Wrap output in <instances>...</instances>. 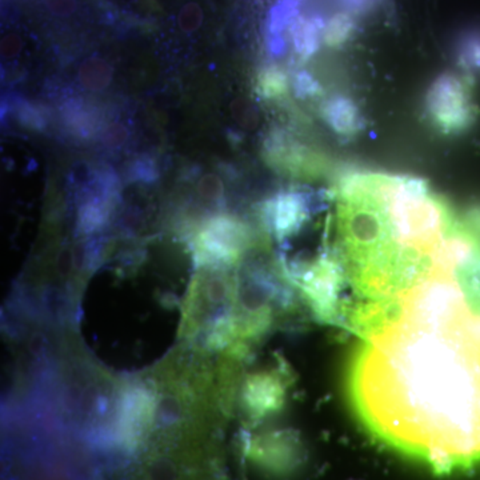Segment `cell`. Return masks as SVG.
Wrapping results in <instances>:
<instances>
[{
	"mask_svg": "<svg viewBox=\"0 0 480 480\" xmlns=\"http://www.w3.org/2000/svg\"><path fill=\"white\" fill-rule=\"evenodd\" d=\"M362 338L350 392L371 431L439 472L480 466L479 261H440Z\"/></svg>",
	"mask_w": 480,
	"mask_h": 480,
	"instance_id": "cell-1",
	"label": "cell"
},
{
	"mask_svg": "<svg viewBox=\"0 0 480 480\" xmlns=\"http://www.w3.org/2000/svg\"><path fill=\"white\" fill-rule=\"evenodd\" d=\"M336 208L335 254L355 306L410 289L447 256L458 230L443 199L412 177L345 174Z\"/></svg>",
	"mask_w": 480,
	"mask_h": 480,
	"instance_id": "cell-2",
	"label": "cell"
},
{
	"mask_svg": "<svg viewBox=\"0 0 480 480\" xmlns=\"http://www.w3.org/2000/svg\"><path fill=\"white\" fill-rule=\"evenodd\" d=\"M425 114L443 135L465 132L475 119V107L466 79L443 74L430 85L425 100Z\"/></svg>",
	"mask_w": 480,
	"mask_h": 480,
	"instance_id": "cell-3",
	"label": "cell"
},
{
	"mask_svg": "<svg viewBox=\"0 0 480 480\" xmlns=\"http://www.w3.org/2000/svg\"><path fill=\"white\" fill-rule=\"evenodd\" d=\"M246 240V230L238 220L218 218L200 235V247L211 258L230 263L239 256Z\"/></svg>",
	"mask_w": 480,
	"mask_h": 480,
	"instance_id": "cell-4",
	"label": "cell"
},
{
	"mask_svg": "<svg viewBox=\"0 0 480 480\" xmlns=\"http://www.w3.org/2000/svg\"><path fill=\"white\" fill-rule=\"evenodd\" d=\"M310 202L304 193L283 192L267 205V219L275 235L284 239L299 233L310 218Z\"/></svg>",
	"mask_w": 480,
	"mask_h": 480,
	"instance_id": "cell-5",
	"label": "cell"
},
{
	"mask_svg": "<svg viewBox=\"0 0 480 480\" xmlns=\"http://www.w3.org/2000/svg\"><path fill=\"white\" fill-rule=\"evenodd\" d=\"M267 151L273 163L282 165L284 170L296 175L317 178L329 170V160L326 156L296 143L288 144L282 139H274Z\"/></svg>",
	"mask_w": 480,
	"mask_h": 480,
	"instance_id": "cell-6",
	"label": "cell"
},
{
	"mask_svg": "<svg viewBox=\"0 0 480 480\" xmlns=\"http://www.w3.org/2000/svg\"><path fill=\"white\" fill-rule=\"evenodd\" d=\"M326 123L336 135L344 139L357 137L363 130V116L357 103L343 95L332 96L322 107Z\"/></svg>",
	"mask_w": 480,
	"mask_h": 480,
	"instance_id": "cell-7",
	"label": "cell"
},
{
	"mask_svg": "<svg viewBox=\"0 0 480 480\" xmlns=\"http://www.w3.org/2000/svg\"><path fill=\"white\" fill-rule=\"evenodd\" d=\"M283 394L284 387L280 378L274 373H261L248 380L245 398L249 411L256 416H263L280 407Z\"/></svg>",
	"mask_w": 480,
	"mask_h": 480,
	"instance_id": "cell-8",
	"label": "cell"
},
{
	"mask_svg": "<svg viewBox=\"0 0 480 480\" xmlns=\"http://www.w3.org/2000/svg\"><path fill=\"white\" fill-rule=\"evenodd\" d=\"M112 74L114 71L109 62L102 57L92 56L81 64L78 71V79L85 90L97 92L110 85Z\"/></svg>",
	"mask_w": 480,
	"mask_h": 480,
	"instance_id": "cell-9",
	"label": "cell"
},
{
	"mask_svg": "<svg viewBox=\"0 0 480 480\" xmlns=\"http://www.w3.org/2000/svg\"><path fill=\"white\" fill-rule=\"evenodd\" d=\"M323 26L319 20H308L299 25L294 32V47L296 54L308 59L316 54L320 46V36Z\"/></svg>",
	"mask_w": 480,
	"mask_h": 480,
	"instance_id": "cell-10",
	"label": "cell"
},
{
	"mask_svg": "<svg viewBox=\"0 0 480 480\" xmlns=\"http://www.w3.org/2000/svg\"><path fill=\"white\" fill-rule=\"evenodd\" d=\"M355 34V23L348 15H335L323 29V41L329 48H341Z\"/></svg>",
	"mask_w": 480,
	"mask_h": 480,
	"instance_id": "cell-11",
	"label": "cell"
},
{
	"mask_svg": "<svg viewBox=\"0 0 480 480\" xmlns=\"http://www.w3.org/2000/svg\"><path fill=\"white\" fill-rule=\"evenodd\" d=\"M458 63L471 72L480 74V34L474 32L463 36L455 48Z\"/></svg>",
	"mask_w": 480,
	"mask_h": 480,
	"instance_id": "cell-12",
	"label": "cell"
},
{
	"mask_svg": "<svg viewBox=\"0 0 480 480\" xmlns=\"http://www.w3.org/2000/svg\"><path fill=\"white\" fill-rule=\"evenodd\" d=\"M258 88L261 95L267 99L280 97L287 92V75L277 67L263 69L258 81Z\"/></svg>",
	"mask_w": 480,
	"mask_h": 480,
	"instance_id": "cell-13",
	"label": "cell"
},
{
	"mask_svg": "<svg viewBox=\"0 0 480 480\" xmlns=\"http://www.w3.org/2000/svg\"><path fill=\"white\" fill-rule=\"evenodd\" d=\"M203 19L205 14L202 7L195 1H188L179 11L178 26L184 34L190 35L200 28Z\"/></svg>",
	"mask_w": 480,
	"mask_h": 480,
	"instance_id": "cell-14",
	"label": "cell"
},
{
	"mask_svg": "<svg viewBox=\"0 0 480 480\" xmlns=\"http://www.w3.org/2000/svg\"><path fill=\"white\" fill-rule=\"evenodd\" d=\"M294 88L296 95L302 99H313L322 92V87L315 78L307 71H301L294 78Z\"/></svg>",
	"mask_w": 480,
	"mask_h": 480,
	"instance_id": "cell-15",
	"label": "cell"
},
{
	"mask_svg": "<svg viewBox=\"0 0 480 480\" xmlns=\"http://www.w3.org/2000/svg\"><path fill=\"white\" fill-rule=\"evenodd\" d=\"M130 137V131L128 128L124 125L123 123L121 122H114L111 123L103 132V140L104 143L109 146V147H112V149H116V147H122L124 143L127 142V139Z\"/></svg>",
	"mask_w": 480,
	"mask_h": 480,
	"instance_id": "cell-16",
	"label": "cell"
},
{
	"mask_svg": "<svg viewBox=\"0 0 480 480\" xmlns=\"http://www.w3.org/2000/svg\"><path fill=\"white\" fill-rule=\"evenodd\" d=\"M199 192L205 199H208V200L219 199L223 192V186H221L220 179L211 174L205 175L199 181Z\"/></svg>",
	"mask_w": 480,
	"mask_h": 480,
	"instance_id": "cell-17",
	"label": "cell"
},
{
	"mask_svg": "<svg viewBox=\"0 0 480 480\" xmlns=\"http://www.w3.org/2000/svg\"><path fill=\"white\" fill-rule=\"evenodd\" d=\"M23 41L19 34L11 32L1 39V56L4 59H14L22 53Z\"/></svg>",
	"mask_w": 480,
	"mask_h": 480,
	"instance_id": "cell-18",
	"label": "cell"
},
{
	"mask_svg": "<svg viewBox=\"0 0 480 480\" xmlns=\"http://www.w3.org/2000/svg\"><path fill=\"white\" fill-rule=\"evenodd\" d=\"M44 3L50 13L59 18H69L78 10L76 0H44Z\"/></svg>",
	"mask_w": 480,
	"mask_h": 480,
	"instance_id": "cell-19",
	"label": "cell"
},
{
	"mask_svg": "<svg viewBox=\"0 0 480 480\" xmlns=\"http://www.w3.org/2000/svg\"><path fill=\"white\" fill-rule=\"evenodd\" d=\"M19 115H20V121L28 127H32V128H41L43 127V118L39 115V112H36L35 109L23 106L20 109Z\"/></svg>",
	"mask_w": 480,
	"mask_h": 480,
	"instance_id": "cell-20",
	"label": "cell"
},
{
	"mask_svg": "<svg viewBox=\"0 0 480 480\" xmlns=\"http://www.w3.org/2000/svg\"><path fill=\"white\" fill-rule=\"evenodd\" d=\"M344 3L355 11H364L373 4V0H344Z\"/></svg>",
	"mask_w": 480,
	"mask_h": 480,
	"instance_id": "cell-21",
	"label": "cell"
}]
</instances>
